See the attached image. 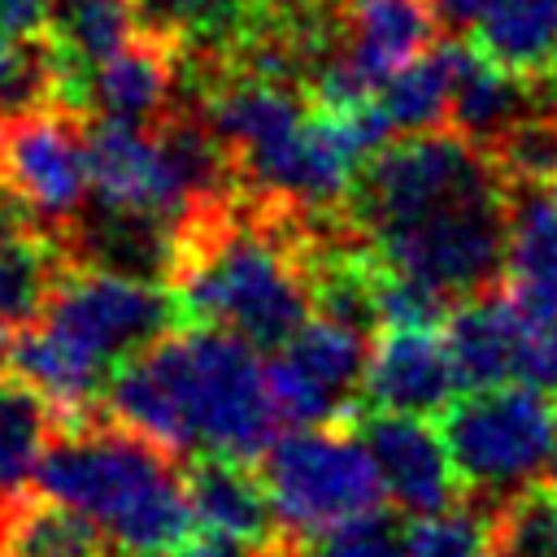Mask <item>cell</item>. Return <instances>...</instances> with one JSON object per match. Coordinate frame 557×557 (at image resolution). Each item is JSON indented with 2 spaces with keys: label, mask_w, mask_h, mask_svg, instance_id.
<instances>
[{
  "label": "cell",
  "mask_w": 557,
  "mask_h": 557,
  "mask_svg": "<svg viewBox=\"0 0 557 557\" xmlns=\"http://www.w3.org/2000/svg\"><path fill=\"white\" fill-rule=\"evenodd\" d=\"M109 413L170 453L244 461H257L283 426L257 344L209 322L170 326L122 361L109 379Z\"/></svg>",
  "instance_id": "1"
},
{
  "label": "cell",
  "mask_w": 557,
  "mask_h": 557,
  "mask_svg": "<svg viewBox=\"0 0 557 557\" xmlns=\"http://www.w3.org/2000/svg\"><path fill=\"white\" fill-rule=\"evenodd\" d=\"M178 322L170 287H152L131 270L70 261L35 326L17 331L9 348L22 374L61 422L96 413L100 387L122 361L148 348Z\"/></svg>",
  "instance_id": "2"
},
{
  "label": "cell",
  "mask_w": 557,
  "mask_h": 557,
  "mask_svg": "<svg viewBox=\"0 0 557 557\" xmlns=\"http://www.w3.org/2000/svg\"><path fill=\"white\" fill-rule=\"evenodd\" d=\"M35 483L96 518L122 557H174L200 531L178 453L113 413L57 422Z\"/></svg>",
  "instance_id": "3"
},
{
  "label": "cell",
  "mask_w": 557,
  "mask_h": 557,
  "mask_svg": "<svg viewBox=\"0 0 557 557\" xmlns=\"http://www.w3.org/2000/svg\"><path fill=\"white\" fill-rule=\"evenodd\" d=\"M440 431L466 496L505 500L509 492L553 474L557 400H548V387L522 379L474 387L440 413Z\"/></svg>",
  "instance_id": "4"
},
{
  "label": "cell",
  "mask_w": 557,
  "mask_h": 557,
  "mask_svg": "<svg viewBox=\"0 0 557 557\" xmlns=\"http://www.w3.org/2000/svg\"><path fill=\"white\" fill-rule=\"evenodd\" d=\"M283 531L313 540L383 509V474L352 426H287L257 457Z\"/></svg>",
  "instance_id": "5"
},
{
  "label": "cell",
  "mask_w": 557,
  "mask_h": 557,
  "mask_svg": "<svg viewBox=\"0 0 557 557\" xmlns=\"http://www.w3.org/2000/svg\"><path fill=\"white\" fill-rule=\"evenodd\" d=\"M492 187H505V178L470 135L453 126L400 131L366 161L348 213L366 235H379Z\"/></svg>",
  "instance_id": "6"
},
{
  "label": "cell",
  "mask_w": 557,
  "mask_h": 557,
  "mask_svg": "<svg viewBox=\"0 0 557 557\" xmlns=\"http://www.w3.org/2000/svg\"><path fill=\"white\" fill-rule=\"evenodd\" d=\"M0 183L22 200L35 226L65 235L83 218L91 191L87 113L65 104L9 113L0 135Z\"/></svg>",
  "instance_id": "7"
},
{
  "label": "cell",
  "mask_w": 557,
  "mask_h": 557,
  "mask_svg": "<svg viewBox=\"0 0 557 557\" xmlns=\"http://www.w3.org/2000/svg\"><path fill=\"white\" fill-rule=\"evenodd\" d=\"M370 366L366 326L335 313H313L287 344L265 361L270 396L283 426H352Z\"/></svg>",
  "instance_id": "8"
},
{
  "label": "cell",
  "mask_w": 557,
  "mask_h": 557,
  "mask_svg": "<svg viewBox=\"0 0 557 557\" xmlns=\"http://www.w3.org/2000/svg\"><path fill=\"white\" fill-rule=\"evenodd\" d=\"M352 431L366 440L387 500L400 505L405 513H440L453 509L466 487L453 466V453L444 444L440 418H418V413H383V409H357Z\"/></svg>",
  "instance_id": "9"
},
{
  "label": "cell",
  "mask_w": 557,
  "mask_h": 557,
  "mask_svg": "<svg viewBox=\"0 0 557 557\" xmlns=\"http://www.w3.org/2000/svg\"><path fill=\"white\" fill-rule=\"evenodd\" d=\"M187 65V39L174 26L148 22L131 44L83 74V113L157 126L178 109V78Z\"/></svg>",
  "instance_id": "10"
},
{
  "label": "cell",
  "mask_w": 557,
  "mask_h": 557,
  "mask_svg": "<svg viewBox=\"0 0 557 557\" xmlns=\"http://www.w3.org/2000/svg\"><path fill=\"white\" fill-rule=\"evenodd\" d=\"M461 392L444 326H383L374 335L361 409L440 418Z\"/></svg>",
  "instance_id": "11"
},
{
  "label": "cell",
  "mask_w": 557,
  "mask_h": 557,
  "mask_svg": "<svg viewBox=\"0 0 557 557\" xmlns=\"http://www.w3.org/2000/svg\"><path fill=\"white\" fill-rule=\"evenodd\" d=\"M335 26L344 65L374 96L396 70L431 52L448 30L435 0H344L335 9Z\"/></svg>",
  "instance_id": "12"
},
{
  "label": "cell",
  "mask_w": 557,
  "mask_h": 557,
  "mask_svg": "<svg viewBox=\"0 0 557 557\" xmlns=\"http://www.w3.org/2000/svg\"><path fill=\"white\" fill-rule=\"evenodd\" d=\"M509 248L500 287L522 318H557V178L505 183Z\"/></svg>",
  "instance_id": "13"
},
{
  "label": "cell",
  "mask_w": 557,
  "mask_h": 557,
  "mask_svg": "<svg viewBox=\"0 0 557 557\" xmlns=\"http://www.w3.org/2000/svg\"><path fill=\"white\" fill-rule=\"evenodd\" d=\"M183 474L205 535H226L248 548H261L283 531L261 483V470H252V461L226 453H187Z\"/></svg>",
  "instance_id": "14"
},
{
  "label": "cell",
  "mask_w": 557,
  "mask_h": 557,
  "mask_svg": "<svg viewBox=\"0 0 557 557\" xmlns=\"http://www.w3.org/2000/svg\"><path fill=\"white\" fill-rule=\"evenodd\" d=\"M444 339L466 392L522 379V313L500 283L457 300Z\"/></svg>",
  "instance_id": "15"
},
{
  "label": "cell",
  "mask_w": 557,
  "mask_h": 557,
  "mask_svg": "<svg viewBox=\"0 0 557 557\" xmlns=\"http://www.w3.org/2000/svg\"><path fill=\"white\" fill-rule=\"evenodd\" d=\"M466 39L505 74L557 96V0H492Z\"/></svg>",
  "instance_id": "16"
},
{
  "label": "cell",
  "mask_w": 557,
  "mask_h": 557,
  "mask_svg": "<svg viewBox=\"0 0 557 557\" xmlns=\"http://www.w3.org/2000/svg\"><path fill=\"white\" fill-rule=\"evenodd\" d=\"M0 557H122L96 518L48 496L13 487L0 496Z\"/></svg>",
  "instance_id": "17"
},
{
  "label": "cell",
  "mask_w": 557,
  "mask_h": 557,
  "mask_svg": "<svg viewBox=\"0 0 557 557\" xmlns=\"http://www.w3.org/2000/svg\"><path fill=\"white\" fill-rule=\"evenodd\" d=\"M148 26V0H52L48 22H44V39L57 52L74 100L83 91V74L104 61L109 52H117L122 44H131L139 30ZM83 109V100H78Z\"/></svg>",
  "instance_id": "18"
},
{
  "label": "cell",
  "mask_w": 557,
  "mask_h": 557,
  "mask_svg": "<svg viewBox=\"0 0 557 557\" xmlns=\"http://www.w3.org/2000/svg\"><path fill=\"white\" fill-rule=\"evenodd\" d=\"M70 248L61 235L44 226H22L0 244V326L26 331L39 322L61 270L70 265Z\"/></svg>",
  "instance_id": "19"
},
{
  "label": "cell",
  "mask_w": 557,
  "mask_h": 557,
  "mask_svg": "<svg viewBox=\"0 0 557 557\" xmlns=\"http://www.w3.org/2000/svg\"><path fill=\"white\" fill-rule=\"evenodd\" d=\"M535 87L505 74L500 65H492L470 39H461V52H457V78H453V113H448V126L470 135L474 144H487L500 126H509L518 113L531 109V96Z\"/></svg>",
  "instance_id": "20"
},
{
  "label": "cell",
  "mask_w": 557,
  "mask_h": 557,
  "mask_svg": "<svg viewBox=\"0 0 557 557\" xmlns=\"http://www.w3.org/2000/svg\"><path fill=\"white\" fill-rule=\"evenodd\" d=\"M457 52L461 39H440L431 52L396 70L379 87V104L392 117L396 135L400 131H435L448 126L453 113V78H457Z\"/></svg>",
  "instance_id": "21"
},
{
  "label": "cell",
  "mask_w": 557,
  "mask_h": 557,
  "mask_svg": "<svg viewBox=\"0 0 557 557\" xmlns=\"http://www.w3.org/2000/svg\"><path fill=\"white\" fill-rule=\"evenodd\" d=\"M274 0H148V22L174 26L187 39V61L213 65L222 61L265 13Z\"/></svg>",
  "instance_id": "22"
},
{
  "label": "cell",
  "mask_w": 557,
  "mask_h": 557,
  "mask_svg": "<svg viewBox=\"0 0 557 557\" xmlns=\"http://www.w3.org/2000/svg\"><path fill=\"white\" fill-rule=\"evenodd\" d=\"M57 422V409L22 374L0 379V492L26 487L35 479Z\"/></svg>",
  "instance_id": "23"
},
{
  "label": "cell",
  "mask_w": 557,
  "mask_h": 557,
  "mask_svg": "<svg viewBox=\"0 0 557 557\" xmlns=\"http://www.w3.org/2000/svg\"><path fill=\"white\" fill-rule=\"evenodd\" d=\"M492 557H557V479L544 474L487 505Z\"/></svg>",
  "instance_id": "24"
},
{
  "label": "cell",
  "mask_w": 557,
  "mask_h": 557,
  "mask_svg": "<svg viewBox=\"0 0 557 557\" xmlns=\"http://www.w3.org/2000/svg\"><path fill=\"white\" fill-rule=\"evenodd\" d=\"M492 165L505 183H544L557 178V109H527L500 126L487 144Z\"/></svg>",
  "instance_id": "25"
},
{
  "label": "cell",
  "mask_w": 557,
  "mask_h": 557,
  "mask_svg": "<svg viewBox=\"0 0 557 557\" xmlns=\"http://www.w3.org/2000/svg\"><path fill=\"white\" fill-rule=\"evenodd\" d=\"M405 557H492V522L479 505L422 513L405 531Z\"/></svg>",
  "instance_id": "26"
},
{
  "label": "cell",
  "mask_w": 557,
  "mask_h": 557,
  "mask_svg": "<svg viewBox=\"0 0 557 557\" xmlns=\"http://www.w3.org/2000/svg\"><path fill=\"white\" fill-rule=\"evenodd\" d=\"M305 557H405V531H392L383 509L357 522H344L305 544Z\"/></svg>",
  "instance_id": "27"
},
{
  "label": "cell",
  "mask_w": 557,
  "mask_h": 557,
  "mask_svg": "<svg viewBox=\"0 0 557 557\" xmlns=\"http://www.w3.org/2000/svg\"><path fill=\"white\" fill-rule=\"evenodd\" d=\"M522 383L557 392V318H522Z\"/></svg>",
  "instance_id": "28"
},
{
  "label": "cell",
  "mask_w": 557,
  "mask_h": 557,
  "mask_svg": "<svg viewBox=\"0 0 557 557\" xmlns=\"http://www.w3.org/2000/svg\"><path fill=\"white\" fill-rule=\"evenodd\" d=\"M52 0H0V35L4 39H22V35H39L48 22Z\"/></svg>",
  "instance_id": "29"
},
{
  "label": "cell",
  "mask_w": 557,
  "mask_h": 557,
  "mask_svg": "<svg viewBox=\"0 0 557 557\" xmlns=\"http://www.w3.org/2000/svg\"><path fill=\"white\" fill-rule=\"evenodd\" d=\"M174 557H257V548H248L239 540H226V535H205V540L183 544Z\"/></svg>",
  "instance_id": "30"
},
{
  "label": "cell",
  "mask_w": 557,
  "mask_h": 557,
  "mask_svg": "<svg viewBox=\"0 0 557 557\" xmlns=\"http://www.w3.org/2000/svg\"><path fill=\"white\" fill-rule=\"evenodd\" d=\"M435 4H440V17L448 30H470L492 0H435Z\"/></svg>",
  "instance_id": "31"
},
{
  "label": "cell",
  "mask_w": 557,
  "mask_h": 557,
  "mask_svg": "<svg viewBox=\"0 0 557 557\" xmlns=\"http://www.w3.org/2000/svg\"><path fill=\"white\" fill-rule=\"evenodd\" d=\"M22 226H35V222H30V213L22 209V200L0 183V244H4L13 231H22Z\"/></svg>",
  "instance_id": "32"
},
{
  "label": "cell",
  "mask_w": 557,
  "mask_h": 557,
  "mask_svg": "<svg viewBox=\"0 0 557 557\" xmlns=\"http://www.w3.org/2000/svg\"><path fill=\"white\" fill-rule=\"evenodd\" d=\"M9 357V348H4V326H0V361Z\"/></svg>",
  "instance_id": "33"
},
{
  "label": "cell",
  "mask_w": 557,
  "mask_h": 557,
  "mask_svg": "<svg viewBox=\"0 0 557 557\" xmlns=\"http://www.w3.org/2000/svg\"><path fill=\"white\" fill-rule=\"evenodd\" d=\"M318 4H326V9H339V4H344V0H318Z\"/></svg>",
  "instance_id": "34"
},
{
  "label": "cell",
  "mask_w": 557,
  "mask_h": 557,
  "mask_svg": "<svg viewBox=\"0 0 557 557\" xmlns=\"http://www.w3.org/2000/svg\"><path fill=\"white\" fill-rule=\"evenodd\" d=\"M4 122H9V113H4V109H0V135H4Z\"/></svg>",
  "instance_id": "35"
},
{
  "label": "cell",
  "mask_w": 557,
  "mask_h": 557,
  "mask_svg": "<svg viewBox=\"0 0 557 557\" xmlns=\"http://www.w3.org/2000/svg\"><path fill=\"white\" fill-rule=\"evenodd\" d=\"M553 479H557V457H553Z\"/></svg>",
  "instance_id": "36"
},
{
  "label": "cell",
  "mask_w": 557,
  "mask_h": 557,
  "mask_svg": "<svg viewBox=\"0 0 557 557\" xmlns=\"http://www.w3.org/2000/svg\"><path fill=\"white\" fill-rule=\"evenodd\" d=\"M0 48H4V35H0Z\"/></svg>",
  "instance_id": "37"
}]
</instances>
